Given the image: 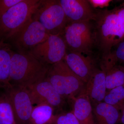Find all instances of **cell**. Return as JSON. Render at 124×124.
Listing matches in <instances>:
<instances>
[{
	"label": "cell",
	"instance_id": "cell-1",
	"mask_svg": "<svg viewBox=\"0 0 124 124\" xmlns=\"http://www.w3.org/2000/svg\"><path fill=\"white\" fill-rule=\"evenodd\" d=\"M94 24L95 46L101 55V60L110 55L112 48L124 40V33L115 8L97 10Z\"/></svg>",
	"mask_w": 124,
	"mask_h": 124
},
{
	"label": "cell",
	"instance_id": "cell-2",
	"mask_svg": "<svg viewBox=\"0 0 124 124\" xmlns=\"http://www.w3.org/2000/svg\"><path fill=\"white\" fill-rule=\"evenodd\" d=\"M50 66L42 63L29 53L13 51L9 83L10 85L27 88L45 79Z\"/></svg>",
	"mask_w": 124,
	"mask_h": 124
},
{
	"label": "cell",
	"instance_id": "cell-3",
	"mask_svg": "<svg viewBox=\"0 0 124 124\" xmlns=\"http://www.w3.org/2000/svg\"><path fill=\"white\" fill-rule=\"evenodd\" d=\"M42 0H22L0 19V41L10 40L32 18Z\"/></svg>",
	"mask_w": 124,
	"mask_h": 124
},
{
	"label": "cell",
	"instance_id": "cell-4",
	"mask_svg": "<svg viewBox=\"0 0 124 124\" xmlns=\"http://www.w3.org/2000/svg\"><path fill=\"white\" fill-rule=\"evenodd\" d=\"M46 78L64 99L72 100L85 87V84L63 60L50 66Z\"/></svg>",
	"mask_w": 124,
	"mask_h": 124
},
{
	"label": "cell",
	"instance_id": "cell-5",
	"mask_svg": "<svg viewBox=\"0 0 124 124\" xmlns=\"http://www.w3.org/2000/svg\"><path fill=\"white\" fill-rule=\"evenodd\" d=\"M62 36L69 51L91 56L95 46L94 25L91 22L68 23Z\"/></svg>",
	"mask_w": 124,
	"mask_h": 124
},
{
	"label": "cell",
	"instance_id": "cell-6",
	"mask_svg": "<svg viewBox=\"0 0 124 124\" xmlns=\"http://www.w3.org/2000/svg\"><path fill=\"white\" fill-rule=\"evenodd\" d=\"M32 17L38 20L49 35H62L68 21L57 0H42Z\"/></svg>",
	"mask_w": 124,
	"mask_h": 124
},
{
	"label": "cell",
	"instance_id": "cell-7",
	"mask_svg": "<svg viewBox=\"0 0 124 124\" xmlns=\"http://www.w3.org/2000/svg\"><path fill=\"white\" fill-rule=\"evenodd\" d=\"M62 35H50L46 40L28 53L46 65L63 61L67 50Z\"/></svg>",
	"mask_w": 124,
	"mask_h": 124
},
{
	"label": "cell",
	"instance_id": "cell-8",
	"mask_svg": "<svg viewBox=\"0 0 124 124\" xmlns=\"http://www.w3.org/2000/svg\"><path fill=\"white\" fill-rule=\"evenodd\" d=\"M49 35L42 24L32 17L10 41L18 52L28 53Z\"/></svg>",
	"mask_w": 124,
	"mask_h": 124
},
{
	"label": "cell",
	"instance_id": "cell-9",
	"mask_svg": "<svg viewBox=\"0 0 124 124\" xmlns=\"http://www.w3.org/2000/svg\"><path fill=\"white\" fill-rule=\"evenodd\" d=\"M10 101L16 124H29L33 104L27 88L10 85L5 89Z\"/></svg>",
	"mask_w": 124,
	"mask_h": 124
},
{
	"label": "cell",
	"instance_id": "cell-10",
	"mask_svg": "<svg viewBox=\"0 0 124 124\" xmlns=\"http://www.w3.org/2000/svg\"><path fill=\"white\" fill-rule=\"evenodd\" d=\"M27 88L33 105L44 103L55 110L61 108L64 104V99L46 78Z\"/></svg>",
	"mask_w": 124,
	"mask_h": 124
},
{
	"label": "cell",
	"instance_id": "cell-11",
	"mask_svg": "<svg viewBox=\"0 0 124 124\" xmlns=\"http://www.w3.org/2000/svg\"><path fill=\"white\" fill-rule=\"evenodd\" d=\"M68 21L69 23L94 21L97 16L95 10L88 0H59Z\"/></svg>",
	"mask_w": 124,
	"mask_h": 124
},
{
	"label": "cell",
	"instance_id": "cell-12",
	"mask_svg": "<svg viewBox=\"0 0 124 124\" xmlns=\"http://www.w3.org/2000/svg\"><path fill=\"white\" fill-rule=\"evenodd\" d=\"M63 61L71 70L85 84L96 68L91 56L77 52H67Z\"/></svg>",
	"mask_w": 124,
	"mask_h": 124
},
{
	"label": "cell",
	"instance_id": "cell-13",
	"mask_svg": "<svg viewBox=\"0 0 124 124\" xmlns=\"http://www.w3.org/2000/svg\"><path fill=\"white\" fill-rule=\"evenodd\" d=\"M85 88L91 103L94 106L103 101L107 90L106 72L96 68L85 84Z\"/></svg>",
	"mask_w": 124,
	"mask_h": 124
},
{
	"label": "cell",
	"instance_id": "cell-14",
	"mask_svg": "<svg viewBox=\"0 0 124 124\" xmlns=\"http://www.w3.org/2000/svg\"><path fill=\"white\" fill-rule=\"evenodd\" d=\"M72 100L73 101L72 112L80 124H95L91 102L85 88Z\"/></svg>",
	"mask_w": 124,
	"mask_h": 124
},
{
	"label": "cell",
	"instance_id": "cell-15",
	"mask_svg": "<svg viewBox=\"0 0 124 124\" xmlns=\"http://www.w3.org/2000/svg\"><path fill=\"white\" fill-rule=\"evenodd\" d=\"M13 52L10 45L0 41V89H5L10 86L9 79Z\"/></svg>",
	"mask_w": 124,
	"mask_h": 124
},
{
	"label": "cell",
	"instance_id": "cell-16",
	"mask_svg": "<svg viewBox=\"0 0 124 124\" xmlns=\"http://www.w3.org/2000/svg\"><path fill=\"white\" fill-rule=\"evenodd\" d=\"M93 112L98 124H116L120 120L119 110L104 101L95 105Z\"/></svg>",
	"mask_w": 124,
	"mask_h": 124
},
{
	"label": "cell",
	"instance_id": "cell-17",
	"mask_svg": "<svg viewBox=\"0 0 124 124\" xmlns=\"http://www.w3.org/2000/svg\"><path fill=\"white\" fill-rule=\"evenodd\" d=\"M54 108L46 103L33 106L29 124H53L55 117Z\"/></svg>",
	"mask_w": 124,
	"mask_h": 124
},
{
	"label": "cell",
	"instance_id": "cell-18",
	"mask_svg": "<svg viewBox=\"0 0 124 124\" xmlns=\"http://www.w3.org/2000/svg\"><path fill=\"white\" fill-rule=\"evenodd\" d=\"M106 72V84L108 91L124 85V67L116 64Z\"/></svg>",
	"mask_w": 124,
	"mask_h": 124
},
{
	"label": "cell",
	"instance_id": "cell-19",
	"mask_svg": "<svg viewBox=\"0 0 124 124\" xmlns=\"http://www.w3.org/2000/svg\"><path fill=\"white\" fill-rule=\"evenodd\" d=\"M0 124H16L11 103L2 89H0Z\"/></svg>",
	"mask_w": 124,
	"mask_h": 124
},
{
	"label": "cell",
	"instance_id": "cell-20",
	"mask_svg": "<svg viewBox=\"0 0 124 124\" xmlns=\"http://www.w3.org/2000/svg\"><path fill=\"white\" fill-rule=\"evenodd\" d=\"M103 101L122 110L124 108V85L108 91Z\"/></svg>",
	"mask_w": 124,
	"mask_h": 124
},
{
	"label": "cell",
	"instance_id": "cell-21",
	"mask_svg": "<svg viewBox=\"0 0 124 124\" xmlns=\"http://www.w3.org/2000/svg\"><path fill=\"white\" fill-rule=\"evenodd\" d=\"M116 46L108 57L101 62V66L103 68H108L119 63L124 64V40Z\"/></svg>",
	"mask_w": 124,
	"mask_h": 124
},
{
	"label": "cell",
	"instance_id": "cell-22",
	"mask_svg": "<svg viewBox=\"0 0 124 124\" xmlns=\"http://www.w3.org/2000/svg\"><path fill=\"white\" fill-rule=\"evenodd\" d=\"M53 124H80L72 112L55 116Z\"/></svg>",
	"mask_w": 124,
	"mask_h": 124
},
{
	"label": "cell",
	"instance_id": "cell-23",
	"mask_svg": "<svg viewBox=\"0 0 124 124\" xmlns=\"http://www.w3.org/2000/svg\"><path fill=\"white\" fill-rule=\"evenodd\" d=\"M22 0H0V19L14 6Z\"/></svg>",
	"mask_w": 124,
	"mask_h": 124
},
{
	"label": "cell",
	"instance_id": "cell-24",
	"mask_svg": "<svg viewBox=\"0 0 124 124\" xmlns=\"http://www.w3.org/2000/svg\"><path fill=\"white\" fill-rule=\"evenodd\" d=\"M88 1L91 6L94 8H95L107 7L112 1L110 0H89Z\"/></svg>",
	"mask_w": 124,
	"mask_h": 124
},
{
	"label": "cell",
	"instance_id": "cell-25",
	"mask_svg": "<svg viewBox=\"0 0 124 124\" xmlns=\"http://www.w3.org/2000/svg\"><path fill=\"white\" fill-rule=\"evenodd\" d=\"M115 9L124 33V3L116 7Z\"/></svg>",
	"mask_w": 124,
	"mask_h": 124
},
{
	"label": "cell",
	"instance_id": "cell-26",
	"mask_svg": "<svg viewBox=\"0 0 124 124\" xmlns=\"http://www.w3.org/2000/svg\"><path fill=\"white\" fill-rule=\"evenodd\" d=\"M120 121L122 124H124V108L122 110V113L121 114Z\"/></svg>",
	"mask_w": 124,
	"mask_h": 124
}]
</instances>
